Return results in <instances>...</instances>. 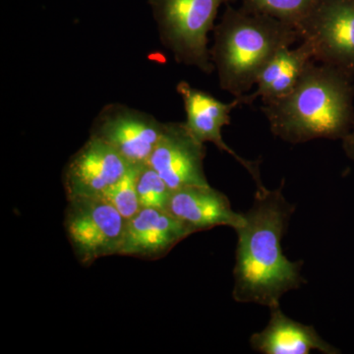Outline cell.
I'll list each match as a JSON object with an SVG mask.
<instances>
[{
  "label": "cell",
  "instance_id": "cell-15",
  "mask_svg": "<svg viewBox=\"0 0 354 354\" xmlns=\"http://www.w3.org/2000/svg\"><path fill=\"white\" fill-rule=\"evenodd\" d=\"M318 0H243L242 8L264 14L297 28L311 13Z\"/></svg>",
  "mask_w": 354,
  "mask_h": 354
},
{
  "label": "cell",
  "instance_id": "cell-5",
  "mask_svg": "<svg viewBox=\"0 0 354 354\" xmlns=\"http://www.w3.org/2000/svg\"><path fill=\"white\" fill-rule=\"evenodd\" d=\"M67 201L65 232L79 263L88 267L100 258L120 255L127 218L102 197Z\"/></svg>",
  "mask_w": 354,
  "mask_h": 354
},
{
  "label": "cell",
  "instance_id": "cell-14",
  "mask_svg": "<svg viewBox=\"0 0 354 354\" xmlns=\"http://www.w3.org/2000/svg\"><path fill=\"white\" fill-rule=\"evenodd\" d=\"M314 60L313 48L302 39L295 48H281L261 71L256 81V90L242 95L241 104H251L257 99L263 102L279 99L290 94L295 88L307 65Z\"/></svg>",
  "mask_w": 354,
  "mask_h": 354
},
{
  "label": "cell",
  "instance_id": "cell-9",
  "mask_svg": "<svg viewBox=\"0 0 354 354\" xmlns=\"http://www.w3.org/2000/svg\"><path fill=\"white\" fill-rule=\"evenodd\" d=\"M130 167L108 144L88 137L65 165L62 180L67 200L102 197Z\"/></svg>",
  "mask_w": 354,
  "mask_h": 354
},
{
  "label": "cell",
  "instance_id": "cell-17",
  "mask_svg": "<svg viewBox=\"0 0 354 354\" xmlns=\"http://www.w3.org/2000/svg\"><path fill=\"white\" fill-rule=\"evenodd\" d=\"M136 185L141 209H167L172 190L152 167L146 164L139 167Z\"/></svg>",
  "mask_w": 354,
  "mask_h": 354
},
{
  "label": "cell",
  "instance_id": "cell-2",
  "mask_svg": "<svg viewBox=\"0 0 354 354\" xmlns=\"http://www.w3.org/2000/svg\"><path fill=\"white\" fill-rule=\"evenodd\" d=\"M261 109L272 134L286 143L342 140L354 125V78L313 60L290 94Z\"/></svg>",
  "mask_w": 354,
  "mask_h": 354
},
{
  "label": "cell",
  "instance_id": "cell-8",
  "mask_svg": "<svg viewBox=\"0 0 354 354\" xmlns=\"http://www.w3.org/2000/svg\"><path fill=\"white\" fill-rule=\"evenodd\" d=\"M205 157V143L191 133L185 122H165L148 165L174 191L186 186L209 185L204 171Z\"/></svg>",
  "mask_w": 354,
  "mask_h": 354
},
{
  "label": "cell",
  "instance_id": "cell-10",
  "mask_svg": "<svg viewBox=\"0 0 354 354\" xmlns=\"http://www.w3.org/2000/svg\"><path fill=\"white\" fill-rule=\"evenodd\" d=\"M176 91L183 99L186 113L185 124L191 133L203 143H213L221 152L234 157L250 174L257 187L263 186L259 162L245 160L237 155L223 141L221 135V129L232 122L230 113L241 106L239 100L234 99L230 102L218 101L214 95L192 87L185 81L177 84Z\"/></svg>",
  "mask_w": 354,
  "mask_h": 354
},
{
  "label": "cell",
  "instance_id": "cell-7",
  "mask_svg": "<svg viewBox=\"0 0 354 354\" xmlns=\"http://www.w3.org/2000/svg\"><path fill=\"white\" fill-rule=\"evenodd\" d=\"M165 122L151 114L120 104H106L95 118L90 136L102 140L113 148L128 164H148Z\"/></svg>",
  "mask_w": 354,
  "mask_h": 354
},
{
  "label": "cell",
  "instance_id": "cell-6",
  "mask_svg": "<svg viewBox=\"0 0 354 354\" xmlns=\"http://www.w3.org/2000/svg\"><path fill=\"white\" fill-rule=\"evenodd\" d=\"M298 30L314 60L354 78V0H318Z\"/></svg>",
  "mask_w": 354,
  "mask_h": 354
},
{
  "label": "cell",
  "instance_id": "cell-1",
  "mask_svg": "<svg viewBox=\"0 0 354 354\" xmlns=\"http://www.w3.org/2000/svg\"><path fill=\"white\" fill-rule=\"evenodd\" d=\"M279 188L257 187L251 209L235 228L232 297L239 304H256L271 308L288 291L304 285L302 261L292 262L283 252L281 241L295 211Z\"/></svg>",
  "mask_w": 354,
  "mask_h": 354
},
{
  "label": "cell",
  "instance_id": "cell-3",
  "mask_svg": "<svg viewBox=\"0 0 354 354\" xmlns=\"http://www.w3.org/2000/svg\"><path fill=\"white\" fill-rule=\"evenodd\" d=\"M297 41L295 26L227 4L209 50L221 90L234 97L248 94L276 53Z\"/></svg>",
  "mask_w": 354,
  "mask_h": 354
},
{
  "label": "cell",
  "instance_id": "cell-12",
  "mask_svg": "<svg viewBox=\"0 0 354 354\" xmlns=\"http://www.w3.org/2000/svg\"><path fill=\"white\" fill-rule=\"evenodd\" d=\"M167 209L193 234L221 225L235 230L244 220L243 214L232 208L228 198L211 185L172 191Z\"/></svg>",
  "mask_w": 354,
  "mask_h": 354
},
{
  "label": "cell",
  "instance_id": "cell-11",
  "mask_svg": "<svg viewBox=\"0 0 354 354\" xmlns=\"http://www.w3.org/2000/svg\"><path fill=\"white\" fill-rule=\"evenodd\" d=\"M193 234L167 209L142 208L127 220L120 256L157 260Z\"/></svg>",
  "mask_w": 354,
  "mask_h": 354
},
{
  "label": "cell",
  "instance_id": "cell-16",
  "mask_svg": "<svg viewBox=\"0 0 354 354\" xmlns=\"http://www.w3.org/2000/svg\"><path fill=\"white\" fill-rule=\"evenodd\" d=\"M139 167L131 165L127 174L102 195V198L113 205L127 220L141 209L136 185Z\"/></svg>",
  "mask_w": 354,
  "mask_h": 354
},
{
  "label": "cell",
  "instance_id": "cell-4",
  "mask_svg": "<svg viewBox=\"0 0 354 354\" xmlns=\"http://www.w3.org/2000/svg\"><path fill=\"white\" fill-rule=\"evenodd\" d=\"M235 0H149L160 43L174 59L203 73L215 71L208 48V34L215 29L221 6Z\"/></svg>",
  "mask_w": 354,
  "mask_h": 354
},
{
  "label": "cell",
  "instance_id": "cell-13",
  "mask_svg": "<svg viewBox=\"0 0 354 354\" xmlns=\"http://www.w3.org/2000/svg\"><path fill=\"white\" fill-rule=\"evenodd\" d=\"M269 323L264 330L251 335L249 342L253 351L263 354L341 353L324 341L313 326L292 320L281 311L279 305L272 306Z\"/></svg>",
  "mask_w": 354,
  "mask_h": 354
},
{
  "label": "cell",
  "instance_id": "cell-18",
  "mask_svg": "<svg viewBox=\"0 0 354 354\" xmlns=\"http://www.w3.org/2000/svg\"><path fill=\"white\" fill-rule=\"evenodd\" d=\"M342 142L344 153L354 162V125L353 129L342 140Z\"/></svg>",
  "mask_w": 354,
  "mask_h": 354
}]
</instances>
